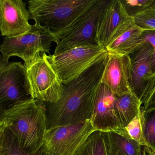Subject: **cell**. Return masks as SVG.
<instances>
[{"instance_id": "1", "label": "cell", "mask_w": 155, "mask_h": 155, "mask_svg": "<svg viewBox=\"0 0 155 155\" xmlns=\"http://www.w3.org/2000/svg\"><path fill=\"white\" fill-rule=\"evenodd\" d=\"M109 59L106 51L78 78L64 85L60 99L47 107V129L91 119L97 91Z\"/></svg>"}, {"instance_id": "2", "label": "cell", "mask_w": 155, "mask_h": 155, "mask_svg": "<svg viewBox=\"0 0 155 155\" xmlns=\"http://www.w3.org/2000/svg\"><path fill=\"white\" fill-rule=\"evenodd\" d=\"M0 127L10 130L24 150L37 153L42 148L47 130L46 104L31 97L0 110Z\"/></svg>"}, {"instance_id": "3", "label": "cell", "mask_w": 155, "mask_h": 155, "mask_svg": "<svg viewBox=\"0 0 155 155\" xmlns=\"http://www.w3.org/2000/svg\"><path fill=\"white\" fill-rule=\"evenodd\" d=\"M110 0H92L75 19L63 30L53 32L58 43L54 55L71 49L88 45H99L97 32L100 17Z\"/></svg>"}, {"instance_id": "4", "label": "cell", "mask_w": 155, "mask_h": 155, "mask_svg": "<svg viewBox=\"0 0 155 155\" xmlns=\"http://www.w3.org/2000/svg\"><path fill=\"white\" fill-rule=\"evenodd\" d=\"M53 42L58 41L53 31L45 26L35 22L27 33L14 38H4L1 45L0 62L8 64L11 57H18L28 66L43 52L49 54Z\"/></svg>"}, {"instance_id": "5", "label": "cell", "mask_w": 155, "mask_h": 155, "mask_svg": "<svg viewBox=\"0 0 155 155\" xmlns=\"http://www.w3.org/2000/svg\"><path fill=\"white\" fill-rule=\"evenodd\" d=\"M92 0H31L28 2L30 19L53 32L63 30Z\"/></svg>"}, {"instance_id": "6", "label": "cell", "mask_w": 155, "mask_h": 155, "mask_svg": "<svg viewBox=\"0 0 155 155\" xmlns=\"http://www.w3.org/2000/svg\"><path fill=\"white\" fill-rule=\"evenodd\" d=\"M25 68L26 87L31 97L48 103H56L60 99L64 85L45 52Z\"/></svg>"}, {"instance_id": "7", "label": "cell", "mask_w": 155, "mask_h": 155, "mask_svg": "<svg viewBox=\"0 0 155 155\" xmlns=\"http://www.w3.org/2000/svg\"><path fill=\"white\" fill-rule=\"evenodd\" d=\"M91 119L47 129L41 148L44 155H75L94 131Z\"/></svg>"}, {"instance_id": "8", "label": "cell", "mask_w": 155, "mask_h": 155, "mask_svg": "<svg viewBox=\"0 0 155 155\" xmlns=\"http://www.w3.org/2000/svg\"><path fill=\"white\" fill-rule=\"evenodd\" d=\"M106 51L105 48L100 45H88L71 49L58 55H48V58L65 85L82 74Z\"/></svg>"}, {"instance_id": "9", "label": "cell", "mask_w": 155, "mask_h": 155, "mask_svg": "<svg viewBox=\"0 0 155 155\" xmlns=\"http://www.w3.org/2000/svg\"><path fill=\"white\" fill-rule=\"evenodd\" d=\"M30 97L26 87L24 64L0 62V110L8 109Z\"/></svg>"}, {"instance_id": "10", "label": "cell", "mask_w": 155, "mask_h": 155, "mask_svg": "<svg viewBox=\"0 0 155 155\" xmlns=\"http://www.w3.org/2000/svg\"><path fill=\"white\" fill-rule=\"evenodd\" d=\"M153 48L144 42L129 55L132 66L133 91L141 101L148 94L155 81L151 68Z\"/></svg>"}, {"instance_id": "11", "label": "cell", "mask_w": 155, "mask_h": 155, "mask_svg": "<svg viewBox=\"0 0 155 155\" xmlns=\"http://www.w3.org/2000/svg\"><path fill=\"white\" fill-rule=\"evenodd\" d=\"M29 12L22 0H0V30L5 38H14L30 30Z\"/></svg>"}, {"instance_id": "12", "label": "cell", "mask_w": 155, "mask_h": 155, "mask_svg": "<svg viewBox=\"0 0 155 155\" xmlns=\"http://www.w3.org/2000/svg\"><path fill=\"white\" fill-rule=\"evenodd\" d=\"M91 120L97 131L107 132L122 130L115 95L102 82L97 91Z\"/></svg>"}, {"instance_id": "13", "label": "cell", "mask_w": 155, "mask_h": 155, "mask_svg": "<svg viewBox=\"0 0 155 155\" xmlns=\"http://www.w3.org/2000/svg\"><path fill=\"white\" fill-rule=\"evenodd\" d=\"M108 54L102 83L116 96L133 91L132 66L129 56Z\"/></svg>"}, {"instance_id": "14", "label": "cell", "mask_w": 155, "mask_h": 155, "mask_svg": "<svg viewBox=\"0 0 155 155\" xmlns=\"http://www.w3.org/2000/svg\"><path fill=\"white\" fill-rule=\"evenodd\" d=\"M130 18L120 0H110L98 23L97 40L98 45L106 48L117 31Z\"/></svg>"}, {"instance_id": "15", "label": "cell", "mask_w": 155, "mask_h": 155, "mask_svg": "<svg viewBox=\"0 0 155 155\" xmlns=\"http://www.w3.org/2000/svg\"><path fill=\"white\" fill-rule=\"evenodd\" d=\"M143 31L131 18L117 31L105 49L110 55L129 56L145 42Z\"/></svg>"}, {"instance_id": "16", "label": "cell", "mask_w": 155, "mask_h": 155, "mask_svg": "<svg viewBox=\"0 0 155 155\" xmlns=\"http://www.w3.org/2000/svg\"><path fill=\"white\" fill-rule=\"evenodd\" d=\"M107 155H146L145 146L132 139L124 129L104 132Z\"/></svg>"}, {"instance_id": "17", "label": "cell", "mask_w": 155, "mask_h": 155, "mask_svg": "<svg viewBox=\"0 0 155 155\" xmlns=\"http://www.w3.org/2000/svg\"><path fill=\"white\" fill-rule=\"evenodd\" d=\"M115 96L121 128L124 129L138 114L142 103L133 91L120 96Z\"/></svg>"}, {"instance_id": "18", "label": "cell", "mask_w": 155, "mask_h": 155, "mask_svg": "<svg viewBox=\"0 0 155 155\" xmlns=\"http://www.w3.org/2000/svg\"><path fill=\"white\" fill-rule=\"evenodd\" d=\"M0 155H44L41 149L37 153L24 150L16 136L7 128L0 127Z\"/></svg>"}, {"instance_id": "19", "label": "cell", "mask_w": 155, "mask_h": 155, "mask_svg": "<svg viewBox=\"0 0 155 155\" xmlns=\"http://www.w3.org/2000/svg\"><path fill=\"white\" fill-rule=\"evenodd\" d=\"M75 155H107L104 132H93Z\"/></svg>"}, {"instance_id": "20", "label": "cell", "mask_w": 155, "mask_h": 155, "mask_svg": "<svg viewBox=\"0 0 155 155\" xmlns=\"http://www.w3.org/2000/svg\"><path fill=\"white\" fill-rule=\"evenodd\" d=\"M143 134L147 153L155 152V110L145 112Z\"/></svg>"}, {"instance_id": "21", "label": "cell", "mask_w": 155, "mask_h": 155, "mask_svg": "<svg viewBox=\"0 0 155 155\" xmlns=\"http://www.w3.org/2000/svg\"><path fill=\"white\" fill-rule=\"evenodd\" d=\"M145 112L142 107L138 114L124 129L127 133L134 140L142 146H146L143 134V122Z\"/></svg>"}, {"instance_id": "22", "label": "cell", "mask_w": 155, "mask_h": 155, "mask_svg": "<svg viewBox=\"0 0 155 155\" xmlns=\"http://www.w3.org/2000/svg\"><path fill=\"white\" fill-rule=\"evenodd\" d=\"M127 14L130 18L148 9L155 7V0H120Z\"/></svg>"}, {"instance_id": "23", "label": "cell", "mask_w": 155, "mask_h": 155, "mask_svg": "<svg viewBox=\"0 0 155 155\" xmlns=\"http://www.w3.org/2000/svg\"><path fill=\"white\" fill-rule=\"evenodd\" d=\"M133 19L136 25L142 30H155V7L138 14Z\"/></svg>"}, {"instance_id": "24", "label": "cell", "mask_w": 155, "mask_h": 155, "mask_svg": "<svg viewBox=\"0 0 155 155\" xmlns=\"http://www.w3.org/2000/svg\"><path fill=\"white\" fill-rule=\"evenodd\" d=\"M144 112H148L155 110V81L152 88L148 94L141 101Z\"/></svg>"}, {"instance_id": "25", "label": "cell", "mask_w": 155, "mask_h": 155, "mask_svg": "<svg viewBox=\"0 0 155 155\" xmlns=\"http://www.w3.org/2000/svg\"><path fill=\"white\" fill-rule=\"evenodd\" d=\"M143 35L145 42L150 43L153 48L151 68L155 75V30L143 31Z\"/></svg>"}, {"instance_id": "26", "label": "cell", "mask_w": 155, "mask_h": 155, "mask_svg": "<svg viewBox=\"0 0 155 155\" xmlns=\"http://www.w3.org/2000/svg\"><path fill=\"white\" fill-rule=\"evenodd\" d=\"M148 155H155V152H152L148 153Z\"/></svg>"}]
</instances>
